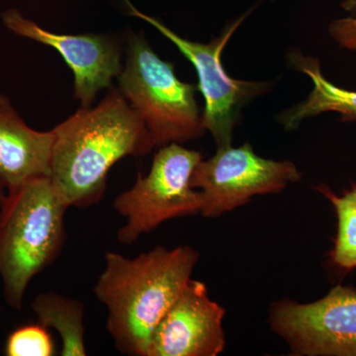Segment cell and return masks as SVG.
<instances>
[{"label": "cell", "instance_id": "cell-10", "mask_svg": "<svg viewBox=\"0 0 356 356\" xmlns=\"http://www.w3.org/2000/svg\"><path fill=\"white\" fill-rule=\"evenodd\" d=\"M225 310L200 281L189 280L154 330L147 356H216L224 350Z\"/></svg>", "mask_w": 356, "mask_h": 356}, {"label": "cell", "instance_id": "cell-8", "mask_svg": "<svg viewBox=\"0 0 356 356\" xmlns=\"http://www.w3.org/2000/svg\"><path fill=\"white\" fill-rule=\"evenodd\" d=\"M270 325L293 355L356 356V290L337 285L309 304L282 300L271 307Z\"/></svg>", "mask_w": 356, "mask_h": 356}, {"label": "cell", "instance_id": "cell-4", "mask_svg": "<svg viewBox=\"0 0 356 356\" xmlns=\"http://www.w3.org/2000/svg\"><path fill=\"white\" fill-rule=\"evenodd\" d=\"M117 79L122 95L144 121L156 147L182 144L205 132L195 86L180 81L175 65L161 60L144 37L129 40L125 65Z\"/></svg>", "mask_w": 356, "mask_h": 356}, {"label": "cell", "instance_id": "cell-9", "mask_svg": "<svg viewBox=\"0 0 356 356\" xmlns=\"http://www.w3.org/2000/svg\"><path fill=\"white\" fill-rule=\"evenodd\" d=\"M4 25L18 36L47 44L60 54L74 74V97L90 107L102 89L110 88L122 70L118 42L103 35H65L44 30L17 10L2 15Z\"/></svg>", "mask_w": 356, "mask_h": 356}, {"label": "cell", "instance_id": "cell-2", "mask_svg": "<svg viewBox=\"0 0 356 356\" xmlns=\"http://www.w3.org/2000/svg\"><path fill=\"white\" fill-rule=\"evenodd\" d=\"M198 259L189 245L158 247L134 259L105 254L93 291L106 307L107 331L122 353L147 355L154 330L191 280Z\"/></svg>", "mask_w": 356, "mask_h": 356}, {"label": "cell", "instance_id": "cell-17", "mask_svg": "<svg viewBox=\"0 0 356 356\" xmlns=\"http://www.w3.org/2000/svg\"><path fill=\"white\" fill-rule=\"evenodd\" d=\"M3 189V185H2L1 182H0V209H1L2 204H3L4 198H6Z\"/></svg>", "mask_w": 356, "mask_h": 356}, {"label": "cell", "instance_id": "cell-15", "mask_svg": "<svg viewBox=\"0 0 356 356\" xmlns=\"http://www.w3.org/2000/svg\"><path fill=\"white\" fill-rule=\"evenodd\" d=\"M55 346L48 329L41 324L18 327L7 337V356H51Z\"/></svg>", "mask_w": 356, "mask_h": 356}, {"label": "cell", "instance_id": "cell-14", "mask_svg": "<svg viewBox=\"0 0 356 356\" xmlns=\"http://www.w3.org/2000/svg\"><path fill=\"white\" fill-rule=\"evenodd\" d=\"M334 206L337 217V235L331 252L334 264L344 270L356 267V185L337 196L327 186L317 187Z\"/></svg>", "mask_w": 356, "mask_h": 356}, {"label": "cell", "instance_id": "cell-13", "mask_svg": "<svg viewBox=\"0 0 356 356\" xmlns=\"http://www.w3.org/2000/svg\"><path fill=\"white\" fill-rule=\"evenodd\" d=\"M32 309L39 324L57 331L62 339L64 356L86 355L84 341V305L79 300L63 296L58 293L40 294L34 299Z\"/></svg>", "mask_w": 356, "mask_h": 356}, {"label": "cell", "instance_id": "cell-6", "mask_svg": "<svg viewBox=\"0 0 356 356\" xmlns=\"http://www.w3.org/2000/svg\"><path fill=\"white\" fill-rule=\"evenodd\" d=\"M124 1L128 6L129 15L146 21L156 28L175 44L180 53L195 67L199 79L198 89L205 100V109L202 113L204 128L205 131H209L218 147L232 146L234 128L243 106L270 88L268 83L233 79L227 74L222 64L225 47L247 18L248 14L225 28L220 36L205 44L182 38L156 18L140 13L130 0Z\"/></svg>", "mask_w": 356, "mask_h": 356}, {"label": "cell", "instance_id": "cell-1", "mask_svg": "<svg viewBox=\"0 0 356 356\" xmlns=\"http://www.w3.org/2000/svg\"><path fill=\"white\" fill-rule=\"evenodd\" d=\"M53 132L51 180L67 208L102 200L115 163L125 156H145L156 147L140 115L116 89L95 108L79 109Z\"/></svg>", "mask_w": 356, "mask_h": 356}, {"label": "cell", "instance_id": "cell-12", "mask_svg": "<svg viewBox=\"0 0 356 356\" xmlns=\"http://www.w3.org/2000/svg\"><path fill=\"white\" fill-rule=\"evenodd\" d=\"M293 69L310 77L313 89L303 102L278 115L277 121L286 130H296L302 122L327 112L341 115V121H356V91L339 88L325 79L318 58L299 50L288 54Z\"/></svg>", "mask_w": 356, "mask_h": 356}, {"label": "cell", "instance_id": "cell-5", "mask_svg": "<svg viewBox=\"0 0 356 356\" xmlns=\"http://www.w3.org/2000/svg\"><path fill=\"white\" fill-rule=\"evenodd\" d=\"M202 159L200 152L177 143L159 147L149 175H139L136 184L115 199V210L126 220L117 235L119 243L132 245L161 222L200 213L202 196L191 186V177Z\"/></svg>", "mask_w": 356, "mask_h": 356}, {"label": "cell", "instance_id": "cell-7", "mask_svg": "<svg viewBox=\"0 0 356 356\" xmlns=\"http://www.w3.org/2000/svg\"><path fill=\"white\" fill-rule=\"evenodd\" d=\"M301 177L292 161L261 158L245 143L218 147L212 158L202 159L192 175L191 186L202 196L201 214L217 218L254 196L280 193Z\"/></svg>", "mask_w": 356, "mask_h": 356}, {"label": "cell", "instance_id": "cell-3", "mask_svg": "<svg viewBox=\"0 0 356 356\" xmlns=\"http://www.w3.org/2000/svg\"><path fill=\"white\" fill-rule=\"evenodd\" d=\"M67 209L51 177L29 180L6 195L0 209V276L11 308L22 309L29 283L62 250Z\"/></svg>", "mask_w": 356, "mask_h": 356}, {"label": "cell", "instance_id": "cell-11", "mask_svg": "<svg viewBox=\"0 0 356 356\" xmlns=\"http://www.w3.org/2000/svg\"><path fill=\"white\" fill-rule=\"evenodd\" d=\"M53 130L26 125L6 96L0 95V182L10 191L29 180L51 177Z\"/></svg>", "mask_w": 356, "mask_h": 356}, {"label": "cell", "instance_id": "cell-16", "mask_svg": "<svg viewBox=\"0 0 356 356\" xmlns=\"http://www.w3.org/2000/svg\"><path fill=\"white\" fill-rule=\"evenodd\" d=\"M341 7L348 15L332 21L329 33L341 48L356 51V0H343Z\"/></svg>", "mask_w": 356, "mask_h": 356}]
</instances>
